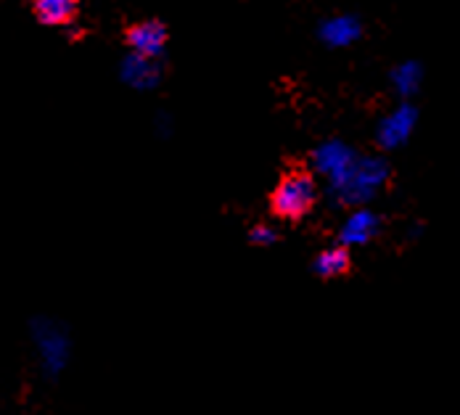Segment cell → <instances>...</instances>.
Segmentation results:
<instances>
[{"mask_svg":"<svg viewBox=\"0 0 460 415\" xmlns=\"http://www.w3.org/2000/svg\"><path fill=\"white\" fill-rule=\"evenodd\" d=\"M389 175L392 167L384 156H358L352 170L339 183L328 185V196L336 207H347L349 212L368 207L389 183Z\"/></svg>","mask_w":460,"mask_h":415,"instance_id":"6da1fadb","label":"cell"},{"mask_svg":"<svg viewBox=\"0 0 460 415\" xmlns=\"http://www.w3.org/2000/svg\"><path fill=\"white\" fill-rule=\"evenodd\" d=\"M30 336L38 352V366L46 381H58L72 360V333L69 328L53 318L38 315L30 321Z\"/></svg>","mask_w":460,"mask_h":415,"instance_id":"7a4b0ae2","label":"cell"},{"mask_svg":"<svg viewBox=\"0 0 460 415\" xmlns=\"http://www.w3.org/2000/svg\"><path fill=\"white\" fill-rule=\"evenodd\" d=\"M318 204V183L310 172H288L273 190V215L288 223L305 220Z\"/></svg>","mask_w":460,"mask_h":415,"instance_id":"3957f363","label":"cell"},{"mask_svg":"<svg viewBox=\"0 0 460 415\" xmlns=\"http://www.w3.org/2000/svg\"><path fill=\"white\" fill-rule=\"evenodd\" d=\"M358 151L349 146V143H344V140L339 138H331L321 143L315 151H313V170H315V175H321L325 178V183L328 185H336L349 170H352V164L358 162Z\"/></svg>","mask_w":460,"mask_h":415,"instance_id":"277c9868","label":"cell"},{"mask_svg":"<svg viewBox=\"0 0 460 415\" xmlns=\"http://www.w3.org/2000/svg\"><path fill=\"white\" fill-rule=\"evenodd\" d=\"M415 125H418V111L413 103L402 101L397 109H392L389 114H384L376 125V143L384 151H397L402 148L411 136H413Z\"/></svg>","mask_w":460,"mask_h":415,"instance_id":"5b68a950","label":"cell"},{"mask_svg":"<svg viewBox=\"0 0 460 415\" xmlns=\"http://www.w3.org/2000/svg\"><path fill=\"white\" fill-rule=\"evenodd\" d=\"M378 233H381V217L370 207H360L352 209L339 225V243L347 249L368 246L373 238H378Z\"/></svg>","mask_w":460,"mask_h":415,"instance_id":"8992f818","label":"cell"},{"mask_svg":"<svg viewBox=\"0 0 460 415\" xmlns=\"http://www.w3.org/2000/svg\"><path fill=\"white\" fill-rule=\"evenodd\" d=\"M119 77L125 85H130L133 91H151L159 85L162 80V69L156 58L140 56V53H128L119 64Z\"/></svg>","mask_w":460,"mask_h":415,"instance_id":"52a82bcc","label":"cell"},{"mask_svg":"<svg viewBox=\"0 0 460 415\" xmlns=\"http://www.w3.org/2000/svg\"><path fill=\"white\" fill-rule=\"evenodd\" d=\"M128 46H130V53L159 58L164 46H167V30L162 22H154V19L138 22L128 30Z\"/></svg>","mask_w":460,"mask_h":415,"instance_id":"ba28073f","label":"cell"},{"mask_svg":"<svg viewBox=\"0 0 460 415\" xmlns=\"http://www.w3.org/2000/svg\"><path fill=\"white\" fill-rule=\"evenodd\" d=\"M360 35H363V24L352 13L331 16L321 24V40L331 48H349L360 40Z\"/></svg>","mask_w":460,"mask_h":415,"instance_id":"9c48e42d","label":"cell"},{"mask_svg":"<svg viewBox=\"0 0 460 415\" xmlns=\"http://www.w3.org/2000/svg\"><path fill=\"white\" fill-rule=\"evenodd\" d=\"M310 270H313V276L321 278V280L344 278L352 270V254H349V249L341 246V243L325 246V249H321V252L313 257Z\"/></svg>","mask_w":460,"mask_h":415,"instance_id":"30bf717a","label":"cell"},{"mask_svg":"<svg viewBox=\"0 0 460 415\" xmlns=\"http://www.w3.org/2000/svg\"><path fill=\"white\" fill-rule=\"evenodd\" d=\"M77 5L80 0H32V11L38 22H43L48 27L69 24L77 16Z\"/></svg>","mask_w":460,"mask_h":415,"instance_id":"8fae6325","label":"cell"},{"mask_svg":"<svg viewBox=\"0 0 460 415\" xmlns=\"http://www.w3.org/2000/svg\"><path fill=\"white\" fill-rule=\"evenodd\" d=\"M420 80H423V69L418 61H402L392 69V85L402 98H413L420 88Z\"/></svg>","mask_w":460,"mask_h":415,"instance_id":"7c38bea8","label":"cell"},{"mask_svg":"<svg viewBox=\"0 0 460 415\" xmlns=\"http://www.w3.org/2000/svg\"><path fill=\"white\" fill-rule=\"evenodd\" d=\"M278 241H280V233L273 225H268V223H260V225H254L249 231V243H254V246L268 249V246H276Z\"/></svg>","mask_w":460,"mask_h":415,"instance_id":"4fadbf2b","label":"cell"}]
</instances>
